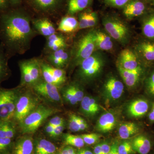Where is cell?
Wrapping results in <instances>:
<instances>
[{
    "mask_svg": "<svg viewBox=\"0 0 154 154\" xmlns=\"http://www.w3.org/2000/svg\"><path fill=\"white\" fill-rule=\"evenodd\" d=\"M34 10L44 14H55L61 5L62 0H30Z\"/></svg>",
    "mask_w": 154,
    "mask_h": 154,
    "instance_id": "obj_14",
    "label": "cell"
},
{
    "mask_svg": "<svg viewBox=\"0 0 154 154\" xmlns=\"http://www.w3.org/2000/svg\"><path fill=\"white\" fill-rule=\"evenodd\" d=\"M110 148V145L108 141L101 143V154H108Z\"/></svg>",
    "mask_w": 154,
    "mask_h": 154,
    "instance_id": "obj_43",
    "label": "cell"
},
{
    "mask_svg": "<svg viewBox=\"0 0 154 154\" xmlns=\"http://www.w3.org/2000/svg\"><path fill=\"white\" fill-rule=\"evenodd\" d=\"M10 59L3 45L0 43V84L11 75V71L8 66Z\"/></svg>",
    "mask_w": 154,
    "mask_h": 154,
    "instance_id": "obj_25",
    "label": "cell"
},
{
    "mask_svg": "<svg viewBox=\"0 0 154 154\" xmlns=\"http://www.w3.org/2000/svg\"><path fill=\"white\" fill-rule=\"evenodd\" d=\"M63 96L66 100L72 105H75L78 104L76 99L73 93L70 85L63 88Z\"/></svg>",
    "mask_w": 154,
    "mask_h": 154,
    "instance_id": "obj_34",
    "label": "cell"
},
{
    "mask_svg": "<svg viewBox=\"0 0 154 154\" xmlns=\"http://www.w3.org/2000/svg\"><path fill=\"white\" fill-rule=\"evenodd\" d=\"M82 112L89 117L97 115L100 110V107L96 99L89 96H85L81 102Z\"/></svg>",
    "mask_w": 154,
    "mask_h": 154,
    "instance_id": "obj_21",
    "label": "cell"
},
{
    "mask_svg": "<svg viewBox=\"0 0 154 154\" xmlns=\"http://www.w3.org/2000/svg\"><path fill=\"white\" fill-rule=\"evenodd\" d=\"M148 103L145 100L138 99L131 102L128 107L127 111L131 117L138 118L145 115L148 110Z\"/></svg>",
    "mask_w": 154,
    "mask_h": 154,
    "instance_id": "obj_19",
    "label": "cell"
},
{
    "mask_svg": "<svg viewBox=\"0 0 154 154\" xmlns=\"http://www.w3.org/2000/svg\"><path fill=\"white\" fill-rule=\"evenodd\" d=\"M105 2L112 7L120 8L125 6L129 0H105Z\"/></svg>",
    "mask_w": 154,
    "mask_h": 154,
    "instance_id": "obj_39",
    "label": "cell"
},
{
    "mask_svg": "<svg viewBox=\"0 0 154 154\" xmlns=\"http://www.w3.org/2000/svg\"><path fill=\"white\" fill-rule=\"evenodd\" d=\"M79 30L93 28L98 22V16L95 12L83 11L79 13Z\"/></svg>",
    "mask_w": 154,
    "mask_h": 154,
    "instance_id": "obj_20",
    "label": "cell"
},
{
    "mask_svg": "<svg viewBox=\"0 0 154 154\" xmlns=\"http://www.w3.org/2000/svg\"><path fill=\"white\" fill-rule=\"evenodd\" d=\"M145 10V6L143 3L138 0H135L127 4L123 14L128 18H134L143 14Z\"/></svg>",
    "mask_w": 154,
    "mask_h": 154,
    "instance_id": "obj_24",
    "label": "cell"
},
{
    "mask_svg": "<svg viewBox=\"0 0 154 154\" xmlns=\"http://www.w3.org/2000/svg\"><path fill=\"white\" fill-rule=\"evenodd\" d=\"M95 42L96 48L102 50L109 51L113 48V43L111 37L101 31H96Z\"/></svg>",
    "mask_w": 154,
    "mask_h": 154,
    "instance_id": "obj_28",
    "label": "cell"
},
{
    "mask_svg": "<svg viewBox=\"0 0 154 154\" xmlns=\"http://www.w3.org/2000/svg\"><path fill=\"white\" fill-rule=\"evenodd\" d=\"M118 142L115 141L110 145V151L108 154H119L118 152Z\"/></svg>",
    "mask_w": 154,
    "mask_h": 154,
    "instance_id": "obj_45",
    "label": "cell"
},
{
    "mask_svg": "<svg viewBox=\"0 0 154 154\" xmlns=\"http://www.w3.org/2000/svg\"><path fill=\"white\" fill-rule=\"evenodd\" d=\"M144 35L150 38H154V15L149 18L143 27Z\"/></svg>",
    "mask_w": 154,
    "mask_h": 154,
    "instance_id": "obj_32",
    "label": "cell"
},
{
    "mask_svg": "<svg viewBox=\"0 0 154 154\" xmlns=\"http://www.w3.org/2000/svg\"><path fill=\"white\" fill-rule=\"evenodd\" d=\"M116 118L114 113L108 111L102 114L96 123V130L101 133L110 132L116 125Z\"/></svg>",
    "mask_w": 154,
    "mask_h": 154,
    "instance_id": "obj_15",
    "label": "cell"
},
{
    "mask_svg": "<svg viewBox=\"0 0 154 154\" xmlns=\"http://www.w3.org/2000/svg\"><path fill=\"white\" fill-rule=\"evenodd\" d=\"M77 154H94V152L88 149H81L77 152Z\"/></svg>",
    "mask_w": 154,
    "mask_h": 154,
    "instance_id": "obj_47",
    "label": "cell"
},
{
    "mask_svg": "<svg viewBox=\"0 0 154 154\" xmlns=\"http://www.w3.org/2000/svg\"><path fill=\"white\" fill-rule=\"evenodd\" d=\"M34 149L33 139L30 137L19 139L15 144L13 154H33Z\"/></svg>",
    "mask_w": 154,
    "mask_h": 154,
    "instance_id": "obj_23",
    "label": "cell"
},
{
    "mask_svg": "<svg viewBox=\"0 0 154 154\" xmlns=\"http://www.w3.org/2000/svg\"><path fill=\"white\" fill-rule=\"evenodd\" d=\"M64 124L56 127L54 128V130L53 133L51 137H56L60 135L63 132L64 129Z\"/></svg>",
    "mask_w": 154,
    "mask_h": 154,
    "instance_id": "obj_44",
    "label": "cell"
},
{
    "mask_svg": "<svg viewBox=\"0 0 154 154\" xmlns=\"http://www.w3.org/2000/svg\"><path fill=\"white\" fill-rule=\"evenodd\" d=\"M134 151L139 154H148L152 148V143L148 138L143 135H140L131 141Z\"/></svg>",
    "mask_w": 154,
    "mask_h": 154,
    "instance_id": "obj_22",
    "label": "cell"
},
{
    "mask_svg": "<svg viewBox=\"0 0 154 154\" xmlns=\"http://www.w3.org/2000/svg\"><path fill=\"white\" fill-rule=\"evenodd\" d=\"M20 88L8 89L0 87V120L13 121Z\"/></svg>",
    "mask_w": 154,
    "mask_h": 154,
    "instance_id": "obj_4",
    "label": "cell"
},
{
    "mask_svg": "<svg viewBox=\"0 0 154 154\" xmlns=\"http://www.w3.org/2000/svg\"><path fill=\"white\" fill-rule=\"evenodd\" d=\"M45 38L46 41L42 50V55L70 47L66 36L64 34L60 32L57 31Z\"/></svg>",
    "mask_w": 154,
    "mask_h": 154,
    "instance_id": "obj_12",
    "label": "cell"
},
{
    "mask_svg": "<svg viewBox=\"0 0 154 154\" xmlns=\"http://www.w3.org/2000/svg\"><path fill=\"white\" fill-rule=\"evenodd\" d=\"M117 69L124 83L128 87L132 88L136 85L141 74L142 69L140 66L134 69L128 70L122 68L117 65Z\"/></svg>",
    "mask_w": 154,
    "mask_h": 154,
    "instance_id": "obj_17",
    "label": "cell"
},
{
    "mask_svg": "<svg viewBox=\"0 0 154 154\" xmlns=\"http://www.w3.org/2000/svg\"><path fill=\"white\" fill-rule=\"evenodd\" d=\"M139 130V128L134 122H124L119 127V136L121 139L128 140L137 134Z\"/></svg>",
    "mask_w": 154,
    "mask_h": 154,
    "instance_id": "obj_27",
    "label": "cell"
},
{
    "mask_svg": "<svg viewBox=\"0 0 154 154\" xmlns=\"http://www.w3.org/2000/svg\"><path fill=\"white\" fill-rule=\"evenodd\" d=\"M124 91L123 83L115 77H109L104 86V96L109 101H115L121 98Z\"/></svg>",
    "mask_w": 154,
    "mask_h": 154,
    "instance_id": "obj_11",
    "label": "cell"
},
{
    "mask_svg": "<svg viewBox=\"0 0 154 154\" xmlns=\"http://www.w3.org/2000/svg\"><path fill=\"white\" fill-rule=\"evenodd\" d=\"M81 137L82 138L85 144L91 145L97 143L101 136L98 134L91 133L81 135Z\"/></svg>",
    "mask_w": 154,
    "mask_h": 154,
    "instance_id": "obj_35",
    "label": "cell"
},
{
    "mask_svg": "<svg viewBox=\"0 0 154 154\" xmlns=\"http://www.w3.org/2000/svg\"><path fill=\"white\" fill-rule=\"evenodd\" d=\"M149 119L150 121L154 122V104L152 107L151 110L149 113Z\"/></svg>",
    "mask_w": 154,
    "mask_h": 154,
    "instance_id": "obj_50",
    "label": "cell"
},
{
    "mask_svg": "<svg viewBox=\"0 0 154 154\" xmlns=\"http://www.w3.org/2000/svg\"><path fill=\"white\" fill-rule=\"evenodd\" d=\"M117 64L122 68L128 70L134 69L139 66L136 56L129 49L122 51L119 55Z\"/></svg>",
    "mask_w": 154,
    "mask_h": 154,
    "instance_id": "obj_16",
    "label": "cell"
},
{
    "mask_svg": "<svg viewBox=\"0 0 154 154\" xmlns=\"http://www.w3.org/2000/svg\"><path fill=\"white\" fill-rule=\"evenodd\" d=\"M51 66L64 69L69 65L71 57V48H62L41 57Z\"/></svg>",
    "mask_w": 154,
    "mask_h": 154,
    "instance_id": "obj_9",
    "label": "cell"
},
{
    "mask_svg": "<svg viewBox=\"0 0 154 154\" xmlns=\"http://www.w3.org/2000/svg\"><path fill=\"white\" fill-rule=\"evenodd\" d=\"M119 154H133L135 153L132 148L131 141L125 140L119 144Z\"/></svg>",
    "mask_w": 154,
    "mask_h": 154,
    "instance_id": "obj_33",
    "label": "cell"
},
{
    "mask_svg": "<svg viewBox=\"0 0 154 154\" xmlns=\"http://www.w3.org/2000/svg\"><path fill=\"white\" fill-rule=\"evenodd\" d=\"M96 30H92L80 36L75 41L71 48V66L77 67L79 64L95 53L96 48L95 42Z\"/></svg>",
    "mask_w": 154,
    "mask_h": 154,
    "instance_id": "obj_2",
    "label": "cell"
},
{
    "mask_svg": "<svg viewBox=\"0 0 154 154\" xmlns=\"http://www.w3.org/2000/svg\"><path fill=\"white\" fill-rule=\"evenodd\" d=\"M69 85L77 102H82L85 96L84 91L82 88L80 87L79 84L76 83H73Z\"/></svg>",
    "mask_w": 154,
    "mask_h": 154,
    "instance_id": "obj_36",
    "label": "cell"
},
{
    "mask_svg": "<svg viewBox=\"0 0 154 154\" xmlns=\"http://www.w3.org/2000/svg\"><path fill=\"white\" fill-rule=\"evenodd\" d=\"M11 7H18L22 2L23 0H9Z\"/></svg>",
    "mask_w": 154,
    "mask_h": 154,
    "instance_id": "obj_49",
    "label": "cell"
},
{
    "mask_svg": "<svg viewBox=\"0 0 154 154\" xmlns=\"http://www.w3.org/2000/svg\"><path fill=\"white\" fill-rule=\"evenodd\" d=\"M93 0H68L67 15L75 14L85 11L90 6Z\"/></svg>",
    "mask_w": 154,
    "mask_h": 154,
    "instance_id": "obj_26",
    "label": "cell"
},
{
    "mask_svg": "<svg viewBox=\"0 0 154 154\" xmlns=\"http://www.w3.org/2000/svg\"><path fill=\"white\" fill-rule=\"evenodd\" d=\"M32 19L18 7L0 13V43L10 58L30 49L32 40L38 35L32 27Z\"/></svg>",
    "mask_w": 154,
    "mask_h": 154,
    "instance_id": "obj_1",
    "label": "cell"
},
{
    "mask_svg": "<svg viewBox=\"0 0 154 154\" xmlns=\"http://www.w3.org/2000/svg\"><path fill=\"white\" fill-rule=\"evenodd\" d=\"M12 144V139L0 138V153L7 151L11 147Z\"/></svg>",
    "mask_w": 154,
    "mask_h": 154,
    "instance_id": "obj_38",
    "label": "cell"
},
{
    "mask_svg": "<svg viewBox=\"0 0 154 154\" xmlns=\"http://www.w3.org/2000/svg\"><path fill=\"white\" fill-rule=\"evenodd\" d=\"M38 99L30 91L20 94L17 104L13 121L20 123L38 107Z\"/></svg>",
    "mask_w": 154,
    "mask_h": 154,
    "instance_id": "obj_7",
    "label": "cell"
},
{
    "mask_svg": "<svg viewBox=\"0 0 154 154\" xmlns=\"http://www.w3.org/2000/svg\"><path fill=\"white\" fill-rule=\"evenodd\" d=\"M78 19L73 16L67 15L61 18L57 26L58 32L68 34L79 30Z\"/></svg>",
    "mask_w": 154,
    "mask_h": 154,
    "instance_id": "obj_18",
    "label": "cell"
},
{
    "mask_svg": "<svg viewBox=\"0 0 154 154\" xmlns=\"http://www.w3.org/2000/svg\"><path fill=\"white\" fill-rule=\"evenodd\" d=\"M103 24L105 30L113 39L122 43L127 41L129 30L121 21L112 17H107L103 20Z\"/></svg>",
    "mask_w": 154,
    "mask_h": 154,
    "instance_id": "obj_8",
    "label": "cell"
},
{
    "mask_svg": "<svg viewBox=\"0 0 154 154\" xmlns=\"http://www.w3.org/2000/svg\"><path fill=\"white\" fill-rule=\"evenodd\" d=\"M94 154H101V143L97 144L94 146Z\"/></svg>",
    "mask_w": 154,
    "mask_h": 154,
    "instance_id": "obj_48",
    "label": "cell"
},
{
    "mask_svg": "<svg viewBox=\"0 0 154 154\" xmlns=\"http://www.w3.org/2000/svg\"><path fill=\"white\" fill-rule=\"evenodd\" d=\"M54 129V127L52 126L51 125L48 124H48L46 125V128H45V130H46V132H47L50 136H51V135H52Z\"/></svg>",
    "mask_w": 154,
    "mask_h": 154,
    "instance_id": "obj_46",
    "label": "cell"
},
{
    "mask_svg": "<svg viewBox=\"0 0 154 154\" xmlns=\"http://www.w3.org/2000/svg\"><path fill=\"white\" fill-rule=\"evenodd\" d=\"M69 127L70 131L72 132H76L81 131L80 124L78 122L77 115L73 114L70 116Z\"/></svg>",
    "mask_w": 154,
    "mask_h": 154,
    "instance_id": "obj_37",
    "label": "cell"
},
{
    "mask_svg": "<svg viewBox=\"0 0 154 154\" xmlns=\"http://www.w3.org/2000/svg\"><path fill=\"white\" fill-rule=\"evenodd\" d=\"M11 7L9 0H0V13L7 11Z\"/></svg>",
    "mask_w": 154,
    "mask_h": 154,
    "instance_id": "obj_42",
    "label": "cell"
},
{
    "mask_svg": "<svg viewBox=\"0 0 154 154\" xmlns=\"http://www.w3.org/2000/svg\"><path fill=\"white\" fill-rule=\"evenodd\" d=\"M104 64L102 56L94 53L91 56L82 61L77 66L80 80L85 82L93 80L102 71Z\"/></svg>",
    "mask_w": 154,
    "mask_h": 154,
    "instance_id": "obj_6",
    "label": "cell"
},
{
    "mask_svg": "<svg viewBox=\"0 0 154 154\" xmlns=\"http://www.w3.org/2000/svg\"><path fill=\"white\" fill-rule=\"evenodd\" d=\"M60 154H69L67 149L66 147L64 148L62 151L61 152Z\"/></svg>",
    "mask_w": 154,
    "mask_h": 154,
    "instance_id": "obj_51",
    "label": "cell"
},
{
    "mask_svg": "<svg viewBox=\"0 0 154 154\" xmlns=\"http://www.w3.org/2000/svg\"><path fill=\"white\" fill-rule=\"evenodd\" d=\"M21 72V83L19 87H30L43 80L40 57H33L19 61Z\"/></svg>",
    "mask_w": 154,
    "mask_h": 154,
    "instance_id": "obj_3",
    "label": "cell"
},
{
    "mask_svg": "<svg viewBox=\"0 0 154 154\" xmlns=\"http://www.w3.org/2000/svg\"><path fill=\"white\" fill-rule=\"evenodd\" d=\"M32 27L38 35L45 38L57 32V26L47 17L33 18L31 21Z\"/></svg>",
    "mask_w": 154,
    "mask_h": 154,
    "instance_id": "obj_13",
    "label": "cell"
},
{
    "mask_svg": "<svg viewBox=\"0 0 154 154\" xmlns=\"http://www.w3.org/2000/svg\"><path fill=\"white\" fill-rule=\"evenodd\" d=\"M48 124L51 125L55 128L56 127L64 124V121L63 119L57 116L51 119L48 122Z\"/></svg>",
    "mask_w": 154,
    "mask_h": 154,
    "instance_id": "obj_41",
    "label": "cell"
},
{
    "mask_svg": "<svg viewBox=\"0 0 154 154\" xmlns=\"http://www.w3.org/2000/svg\"><path fill=\"white\" fill-rule=\"evenodd\" d=\"M57 148L52 143L45 139L37 141L35 146V154H55Z\"/></svg>",
    "mask_w": 154,
    "mask_h": 154,
    "instance_id": "obj_29",
    "label": "cell"
},
{
    "mask_svg": "<svg viewBox=\"0 0 154 154\" xmlns=\"http://www.w3.org/2000/svg\"><path fill=\"white\" fill-rule=\"evenodd\" d=\"M35 92L51 102H59L61 101L60 95L58 87L42 80L31 87Z\"/></svg>",
    "mask_w": 154,
    "mask_h": 154,
    "instance_id": "obj_10",
    "label": "cell"
},
{
    "mask_svg": "<svg viewBox=\"0 0 154 154\" xmlns=\"http://www.w3.org/2000/svg\"><path fill=\"white\" fill-rule=\"evenodd\" d=\"M147 89L149 93L154 96V73L149 78L147 82Z\"/></svg>",
    "mask_w": 154,
    "mask_h": 154,
    "instance_id": "obj_40",
    "label": "cell"
},
{
    "mask_svg": "<svg viewBox=\"0 0 154 154\" xmlns=\"http://www.w3.org/2000/svg\"><path fill=\"white\" fill-rule=\"evenodd\" d=\"M65 143L68 146L82 148L85 146V143L81 136L70 134L65 135L64 137Z\"/></svg>",
    "mask_w": 154,
    "mask_h": 154,
    "instance_id": "obj_31",
    "label": "cell"
},
{
    "mask_svg": "<svg viewBox=\"0 0 154 154\" xmlns=\"http://www.w3.org/2000/svg\"><path fill=\"white\" fill-rule=\"evenodd\" d=\"M73 154H77V152H75Z\"/></svg>",
    "mask_w": 154,
    "mask_h": 154,
    "instance_id": "obj_52",
    "label": "cell"
},
{
    "mask_svg": "<svg viewBox=\"0 0 154 154\" xmlns=\"http://www.w3.org/2000/svg\"><path fill=\"white\" fill-rule=\"evenodd\" d=\"M55 112V110L53 108L38 105L33 112L19 123L22 132L24 134L35 132L46 119Z\"/></svg>",
    "mask_w": 154,
    "mask_h": 154,
    "instance_id": "obj_5",
    "label": "cell"
},
{
    "mask_svg": "<svg viewBox=\"0 0 154 154\" xmlns=\"http://www.w3.org/2000/svg\"><path fill=\"white\" fill-rule=\"evenodd\" d=\"M0 154H4L3 153H0Z\"/></svg>",
    "mask_w": 154,
    "mask_h": 154,
    "instance_id": "obj_53",
    "label": "cell"
},
{
    "mask_svg": "<svg viewBox=\"0 0 154 154\" xmlns=\"http://www.w3.org/2000/svg\"><path fill=\"white\" fill-rule=\"evenodd\" d=\"M140 51L147 60H154V44L149 42L141 43L139 46Z\"/></svg>",
    "mask_w": 154,
    "mask_h": 154,
    "instance_id": "obj_30",
    "label": "cell"
}]
</instances>
